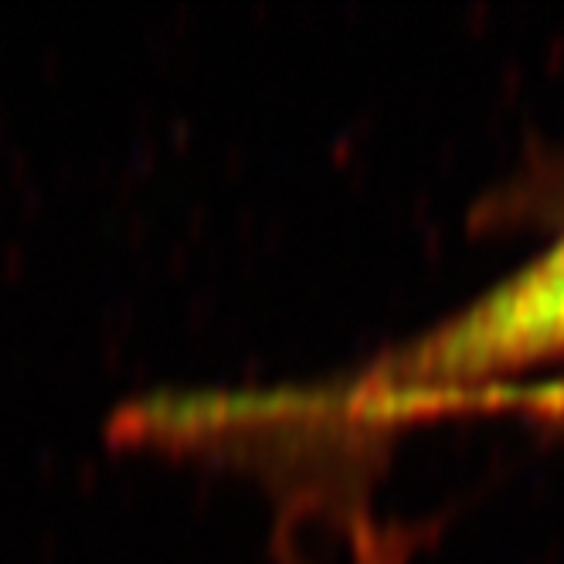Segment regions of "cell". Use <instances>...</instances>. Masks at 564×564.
Wrapping results in <instances>:
<instances>
[{
    "instance_id": "2",
    "label": "cell",
    "mask_w": 564,
    "mask_h": 564,
    "mask_svg": "<svg viewBox=\"0 0 564 564\" xmlns=\"http://www.w3.org/2000/svg\"><path fill=\"white\" fill-rule=\"evenodd\" d=\"M469 412H513L544 422H564V375H541L534 381H507L490 384L453 401L446 415Z\"/></svg>"
},
{
    "instance_id": "1",
    "label": "cell",
    "mask_w": 564,
    "mask_h": 564,
    "mask_svg": "<svg viewBox=\"0 0 564 564\" xmlns=\"http://www.w3.org/2000/svg\"><path fill=\"white\" fill-rule=\"evenodd\" d=\"M564 357V231L469 303L350 371L272 388L156 394L127 415L150 442H350L442 419L453 401Z\"/></svg>"
}]
</instances>
